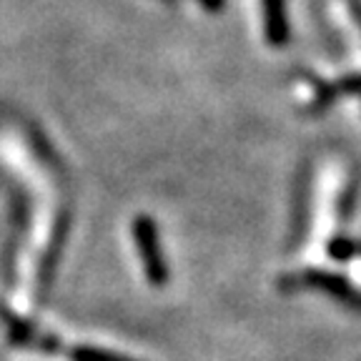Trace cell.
I'll return each mask as SVG.
<instances>
[{
  "label": "cell",
  "mask_w": 361,
  "mask_h": 361,
  "mask_svg": "<svg viewBox=\"0 0 361 361\" xmlns=\"http://www.w3.org/2000/svg\"><path fill=\"white\" fill-rule=\"evenodd\" d=\"M133 236H135V246L141 251L148 281L153 286H164L169 281V269H166L164 248H161V241H158L156 226H153V221L148 216H138L133 221Z\"/></svg>",
  "instance_id": "obj_1"
},
{
  "label": "cell",
  "mask_w": 361,
  "mask_h": 361,
  "mask_svg": "<svg viewBox=\"0 0 361 361\" xmlns=\"http://www.w3.org/2000/svg\"><path fill=\"white\" fill-rule=\"evenodd\" d=\"M264 3V30L271 45H286L288 40V16L286 0H261Z\"/></svg>",
  "instance_id": "obj_2"
},
{
  "label": "cell",
  "mask_w": 361,
  "mask_h": 361,
  "mask_svg": "<svg viewBox=\"0 0 361 361\" xmlns=\"http://www.w3.org/2000/svg\"><path fill=\"white\" fill-rule=\"evenodd\" d=\"M299 283H304V286L322 288V291L334 293V296H338V299L346 301V304L361 309V296L344 281V279L331 276V274H324V271H322V274H319V271H309V274H304V276H301Z\"/></svg>",
  "instance_id": "obj_3"
},
{
  "label": "cell",
  "mask_w": 361,
  "mask_h": 361,
  "mask_svg": "<svg viewBox=\"0 0 361 361\" xmlns=\"http://www.w3.org/2000/svg\"><path fill=\"white\" fill-rule=\"evenodd\" d=\"M68 356L73 361H133L128 356L113 354V351L93 349V346H78V349H68Z\"/></svg>",
  "instance_id": "obj_4"
},
{
  "label": "cell",
  "mask_w": 361,
  "mask_h": 361,
  "mask_svg": "<svg viewBox=\"0 0 361 361\" xmlns=\"http://www.w3.org/2000/svg\"><path fill=\"white\" fill-rule=\"evenodd\" d=\"M334 93H361V73H354V75H346L341 78L336 85H334Z\"/></svg>",
  "instance_id": "obj_5"
},
{
  "label": "cell",
  "mask_w": 361,
  "mask_h": 361,
  "mask_svg": "<svg viewBox=\"0 0 361 361\" xmlns=\"http://www.w3.org/2000/svg\"><path fill=\"white\" fill-rule=\"evenodd\" d=\"M331 254L336 256V259H338V256H341V259H346V256L351 254V243L341 238V241H336V243L331 246Z\"/></svg>",
  "instance_id": "obj_6"
},
{
  "label": "cell",
  "mask_w": 361,
  "mask_h": 361,
  "mask_svg": "<svg viewBox=\"0 0 361 361\" xmlns=\"http://www.w3.org/2000/svg\"><path fill=\"white\" fill-rule=\"evenodd\" d=\"M206 11H211V13H219V11H224V6H226V0H198Z\"/></svg>",
  "instance_id": "obj_7"
}]
</instances>
